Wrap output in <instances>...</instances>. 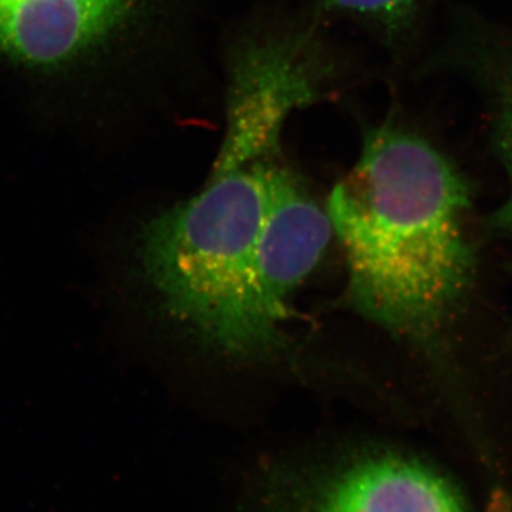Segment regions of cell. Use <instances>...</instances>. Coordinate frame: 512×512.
I'll return each instance as SVG.
<instances>
[{"label":"cell","mask_w":512,"mask_h":512,"mask_svg":"<svg viewBox=\"0 0 512 512\" xmlns=\"http://www.w3.org/2000/svg\"><path fill=\"white\" fill-rule=\"evenodd\" d=\"M511 274H512V268H511Z\"/></svg>","instance_id":"8"},{"label":"cell","mask_w":512,"mask_h":512,"mask_svg":"<svg viewBox=\"0 0 512 512\" xmlns=\"http://www.w3.org/2000/svg\"><path fill=\"white\" fill-rule=\"evenodd\" d=\"M471 205L466 175L423 130L373 128L328 207L356 311L397 338H436L476 275Z\"/></svg>","instance_id":"1"},{"label":"cell","mask_w":512,"mask_h":512,"mask_svg":"<svg viewBox=\"0 0 512 512\" xmlns=\"http://www.w3.org/2000/svg\"><path fill=\"white\" fill-rule=\"evenodd\" d=\"M268 160L214 170L204 191L153 218L140 237L144 274L167 312L235 359L268 356L252 312L278 168Z\"/></svg>","instance_id":"2"},{"label":"cell","mask_w":512,"mask_h":512,"mask_svg":"<svg viewBox=\"0 0 512 512\" xmlns=\"http://www.w3.org/2000/svg\"><path fill=\"white\" fill-rule=\"evenodd\" d=\"M140 0H0V60L55 73L92 55Z\"/></svg>","instance_id":"6"},{"label":"cell","mask_w":512,"mask_h":512,"mask_svg":"<svg viewBox=\"0 0 512 512\" xmlns=\"http://www.w3.org/2000/svg\"><path fill=\"white\" fill-rule=\"evenodd\" d=\"M332 9L369 23L403 52L421 53L436 39L447 0H325Z\"/></svg>","instance_id":"7"},{"label":"cell","mask_w":512,"mask_h":512,"mask_svg":"<svg viewBox=\"0 0 512 512\" xmlns=\"http://www.w3.org/2000/svg\"><path fill=\"white\" fill-rule=\"evenodd\" d=\"M421 69L451 73L476 96L508 183L491 227L512 234V26L476 10L450 6Z\"/></svg>","instance_id":"4"},{"label":"cell","mask_w":512,"mask_h":512,"mask_svg":"<svg viewBox=\"0 0 512 512\" xmlns=\"http://www.w3.org/2000/svg\"><path fill=\"white\" fill-rule=\"evenodd\" d=\"M244 512H470L446 478L389 451L272 471Z\"/></svg>","instance_id":"3"},{"label":"cell","mask_w":512,"mask_h":512,"mask_svg":"<svg viewBox=\"0 0 512 512\" xmlns=\"http://www.w3.org/2000/svg\"><path fill=\"white\" fill-rule=\"evenodd\" d=\"M333 225L328 211L285 168L275 171L271 207L256 255L252 312L268 355L281 345L288 301L325 254Z\"/></svg>","instance_id":"5"}]
</instances>
